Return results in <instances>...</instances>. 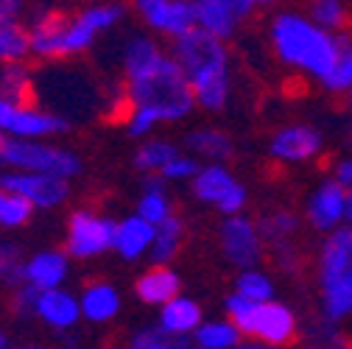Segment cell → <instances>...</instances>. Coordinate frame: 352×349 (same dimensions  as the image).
Instances as JSON below:
<instances>
[{
	"mask_svg": "<svg viewBox=\"0 0 352 349\" xmlns=\"http://www.w3.org/2000/svg\"><path fill=\"white\" fill-rule=\"evenodd\" d=\"M120 67L123 95L118 106L123 115L126 109H146L160 123H173L193 112L196 101L188 76L165 39L154 34H131L123 42Z\"/></svg>",
	"mask_w": 352,
	"mask_h": 349,
	"instance_id": "obj_1",
	"label": "cell"
},
{
	"mask_svg": "<svg viewBox=\"0 0 352 349\" xmlns=\"http://www.w3.org/2000/svg\"><path fill=\"white\" fill-rule=\"evenodd\" d=\"M344 36L346 34L330 31L307 14L305 6L294 3L274 9L266 20V42L274 59L285 70L319 84L333 73Z\"/></svg>",
	"mask_w": 352,
	"mask_h": 349,
	"instance_id": "obj_2",
	"label": "cell"
},
{
	"mask_svg": "<svg viewBox=\"0 0 352 349\" xmlns=\"http://www.w3.org/2000/svg\"><path fill=\"white\" fill-rule=\"evenodd\" d=\"M126 3L120 0H98L87 3L78 12L48 9L34 17L28 25L31 54L39 59H67L90 51L96 42L115 31L126 17Z\"/></svg>",
	"mask_w": 352,
	"mask_h": 349,
	"instance_id": "obj_3",
	"label": "cell"
},
{
	"mask_svg": "<svg viewBox=\"0 0 352 349\" xmlns=\"http://www.w3.org/2000/svg\"><path fill=\"white\" fill-rule=\"evenodd\" d=\"M170 51L188 76L196 106L207 112L224 109L232 95V56L227 39L190 28L170 42Z\"/></svg>",
	"mask_w": 352,
	"mask_h": 349,
	"instance_id": "obj_4",
	"label": "cell"
},
{
	"mask_svg": "<svg viewBox=\"0 0 352 349\" xmlns=\"http://www.w3.org/2000/svg\"><path fill=\"white\" fill-rule=\"evenodd\" d=\"M227 311L241 333L257 335L272 346H288L296 338V322L283 304H263L238 293L227 302Z\"/></svg>",
	"mask_w": 352,
	"mask_h": 349,
	"instance_id": "obj_5",
	"label": "cell"
},
{
	"mask_svg": "<svg viewBox=\"0 0 352 349\" xmlns=\"http://www.w3.org/2000/svg\"><path fill=\"white\" fill-rule=\"evenodd\" d=\"M0 165L12 170L51 173V177H62V179H70L81 170V159L70 148H59L45 140H17V137H9L3 148H0Z\"/></svg>",
	"mask_w": 352,
	"mask_h": 349,
	"instance_id": "obj_6",
	"label": "cell"
},
{
	"mask_svg": "<svg viewBox=\"0 0 352 349\" xmlns=\"http://www.w3.org/2000/svg\"><path fill=\"white\" fill-rule=\"evenodd\" d=\"M324 302L333 319L352 311V235L336 232L324 246Z\"/></svg>",
	"mask_w": 352,
	"mask_h": 349,
	"instance_id": "obj_7",
	"label": "cell"
},
{
	"mask_svg": "<svg viewBox=\"0 0 352 349\" xmlns=\"http://www.w3.org/2000/svg\"><path fill=\"white\" fill-rule=\"evenodd\" d=\"M129 3L143 28L165 42H173L196 28L193 0H129Z\"/></svg>",
	"mask_w": 352,
	"mask_h": 349,
	"instance_id": "obj_8",
	"label": "cell"
},
{
	"mask_svg": "<svg viewBox=\"0 0 352 349\" xmlns=\"http://www.w3.org/2000/svg\"><path fill=\"white\" fill-rule=\"evenodd\" d=\"M257 12L254 0H193L196 28L227 42L235 39Z\"/></svg>",
	"mask_w": 352,
	"mask_h": 349,
	"instance_id": "obj_9",
	"label": "cell"
},
{
	"mask_svg": "<svg viewBox=\"0 0 352 349\" xmlns=\"http://www.w3.org/2000/svg\"><path fill=\"white\" fill-rule=\"evenodd\" d=\"M67 123L59 115L36 109L31 104H14L0 98V132L17 140H45L62 135Z\"/></svg>",
	"mask_w": 352,
	"mask_h": 349,
	"instance_id": "obj_10",
	"label": "cell"
},
{
	"mask_svg": "<svg viewBox=\"0 0 352 349\" xmlns=\"http://www.w3.org/2000/svg\"><path fill=\"white\" fill-rule=\"evenodd\" d=\"M115 227L118 224H112L109 218H101L96 212H87V210L73 212L67 224V254L78 260L104 254L107 249L115 246Z\"/></svg>",
	"mask_w": 352,
	"mask_h": 349,
	"instance_id": "obj_11",
	"label": "cell"
},
{
	"mask_svg": "<svg viewBox=\"0 0 352 349\" xmlns=\"http://www.w3.org/2000/svg\"><path fill=\"white\" fill-rule=\"evenodd\" d=\"M0 185L20 193L23 199L31 201V207H39V210L59 207L67 199V179L51 177V173L17 170V173H6V177H0Z\"/></svg>",
	"mask_w": 352,
	"mask_h": 349,
	"instance_id": "obj_12",
	"label": "cell"
},
{
	"mask_svg": "<svg viewBox=\"0 0 352 349\" xmlns=\"http://www.w3.org/2000/svg\"><path fill=\"white\" fill-rule=\"evenodd\" d=\"M322 151V135L314 126L294 123L285 126L272 140V157L280 162H305Z\"/></svg>",
	"mask_w": 352,
	"mask_h": 349,
	"instance_id": "obj_13",
	"label": "cell"
},
{
	"mask_svg": "<svg viewBox=\"0 0 352 349\" xmlns=\"http://www.w3.org/2000/svg\"><path fill=\"white\" fill-rule=\"evenodd\" d=\"M34 316H39L42 322L56 327V330H70L81 316V302L73 293H67L62 285L59 288H45L36 296Z\"/></svg>",
	"mask_w": 352,
	"mask_h": 349,
	"instance_id": "obj_14",
	"label": "cell"
},
{
	"mask_svg": "<svg viewBox=\"0 0 352 349\" xmlns=\"http://www.w3.org/2000/svg\"><path fill=\"white\" fill-rule=\"evenodd\" d=\"M23 277L28 285L45 291L59 288L67 280V254L62 251H39L23 263Z\"/></svg>",
	"mask_w": 352,
	"mask_h": 349,
	"instance_id": "obj_15",
	"label": "cell"
},
{
	"mask_svg": "<svg viewBox=\"0 0 352 349\" xmlns=\"http://www.w3.org/2000/svg\"><path fill=\"white\" fill-rule=\"evenodd\" d=\"M154 235H157V227L151 221H146L143 215H131L115 227V249L126 260H138L154 243Z\"/></svg>",
	"mask_w": 352,
	"mask_h": 349,
	"instance_id": "obj_16",
	"label": "cell"
},
{
	"mask_svg": "<svg viewBox=\"0 0 352 349\" xmlns=\"http://www.w3.org/2000/svg\"><path fill=\"white\" fill-rule=\"evenodd\" d=\"M224 249L232 257V263L252 266L260 257V240H257L254 227L243 221V218H230L224 224Z\"/></svg>",
	"mask_w": 352,
	"mask_h": 349,
	"instance_id": "obj_17",
	"label": "cell"
},
{
	"mask_svg": "<svg viewBox=\"0 0 352 349\" xmlns=\"http://www.w3.org/2000/svg\"><path fill=\"white\" fill-rule=\"evenodd\" d=\"M81 316L90 319V322H109L118 311H120V296L112 285L107 282H93L87 285L84 293H81Z\"/></svg>",
	"mask_w": 352,
	"mask_h": 349,
	"instance_id": "obj_18",
	"label": "cell"
},
{
	"mask_svg": "<svg viewBox=\"0 0 352 349\" xmlns=\"http://www.w3.org/2000/svg\"><path fill=\"white\" fill-rule=\"evenodd\" d=\"M344 207H346L344 185H341V182H330V185H324V188L316 193V199L311 201V221H314L319 229H330V227L338 221V218H341Z\"/></svg>",
	"mask_w": 352,
	"mask_h": 349,
	"instance_id": "obj_19",
	"label": "cell"
},
{
	"mask_svg": "<svg viewBox=\"0 0 352 349\" xmlns=\"http://www.w3.org/2000/svg\"><path fill=\"white\" fill-rule=\"evenodd\" d=\"M176 291H179V280H176L173 271H168L162 266L151 269L148 274H143L138 280V296L148 304H165L176 296Z\"/></svg>",
	"mask_w": 352,
	"mask_h": 349,
	"instance_id": "obj_20",
	"label": "cell"
},
{
	"mask_svg": "<svg viewBox=\"0 0 352 349\" xmlns=\"http://www.w3.org/2000/svg\"><path fill=\"white\" fill-rule=\"evenodd\" d=\"M305 9L316 23H322L338 34H346V28L352 23L349 0H305Z\"/></svg>",
	"mask_w": 352,
	"mask_h": 349,
	"instance_id": "obj_21",
	"label": "cell"
},
{
	"mask_svg": "<svg viewBox=\"0 0 352 349\" xmlns=\"http://www.w3.org/2000/svg\"><path fill=\"white\" fill-rule=\"evenodd\" d=\"M238 182L230 177V170H224L221 165H210L204 170L196 173V182H193V193L204 201H221Z\"/></svg>",
	"mask_w": 352,
	"mask_h": 349,
	"instance_id": "obj_22",
	"label": "cell"
},
{
	"mask_svg": "<svg viewBox=\"0 0 352 349\" xmlns=\"http://www.w3.org/2000/svg\"><path fill=\"white\" fill-rule=\"evenodd\" d=\"M0 98L14 104H28L31 76L23 67V62H3V67H0Z\"/></svg>",
	"mask_w": 352,
	"mask_h": 349,
	"instance_id": "obj_23",
	"label": "cell"
},
{
	"mask_svg": "<svg viewBox=\"0 0 352 349\" xmlns=\"http://www.w3.org/2000/svg\"><path fill=\"white\" fill-rule=\"evenodd\" d=\"M28 54V28H23L17 20H0V62H23Z\"/></svg>",
	"mask_w": 352,
	"mask_h": 349,
	"instance_id": "obj_24",
	"label": "cell"
},
{
	"mask_svg": "<svg viewBox=\"0 0 352 349\" xmlns=\"http://www.w3.org/2000/svg\"><path fill=\"white\" fill-rule=\"evenodd\" d=\"M199 319H201V311L193 302L170 299V302H165V311H162V330L182 335V333H190L199 324Z\"/></svg>",
	"mask_w": 352,
	"mask_h": 349,
	"instance_id": "obj_25",
	"label": "cell"
},
{
	"mask_svg": "<svg viewBox=\"0 0 352 349\" xmlns=\"http://www.w3.org/2000/svg\"><path fill=\"white\" fill-rule=\"evenodd\" d=\"M190 148L201 157L210 159H230L232 157V140L221 132V128H196V132L188 137Z\"/></svg>",
	"mask_w": 352,
	"mask_h": 349,
	"instance_id": "obj_26",
	"label": "cell"
},
{
	"mask_svg": "<svg viewBox=\"0 0 352 349\" xmlns=\"http://www.w3.org/2000/svg\"><path fill=\"white\" fill-rule=\"evenodd\" d=\"M34 207L28 199H23L20 193L9 190L0 185V227L3 229H17L23 224H28Z\"/></svg>",
	"mask_w": 352,
	"mask_h": 349,
	"instance_id": "obj_27",
	"label": "cell"
},
{
	"mask_svg": "<svg viewBox=\"0 0 352 349\" xmlns=\"http://www.w3.org/2000/svg\"><path fill=\"white\" fill-rule=\"evenodd\" d=\"M179 238H182V227L176 218H165L162 224H157V235H154V243H151V260L154 263H165L176 254L179 249Z\"/></svg>",
	"mask_w": 352,
	"mask_h": 349,
	"instance_id": "obj_28",
	"label": "cell"
},
{
	"mask_svg": "<svg viewBox=\"0 0 352 349\" xmlns=\"http://www.w3.org/2000/svg\"><path fill=\"white\" fill-rule=\"evenodd\" d=\"M176 157H179V148L170 146L168 140H148L138 148L135 162H138L140 170H162Z\"/></svg>",
	"mask_w": 352,
	"mask_h": 349,
	"instance_id": "obj_29",
	"label": "cell"
},
{
	"mask_svg": "<svg viewBox=\"0 0 352 349\" xmlns=\"http://www.w3.org/2000/svg\"><path fill=\"white\" fill-rule=\"evenodd\" d=\"M322 87H324V90H330V93H346L349 87H352V39L349 36H344L338 59H336V67L324 78Z\"/></svg>",
	"mask_w": 352,
	"mask_h": 349,
	"instance_id": "obj_30",
	"label": "cell"
},
{
	"mask_svg": "<svg viewBox=\"0 0 352 349\" xmlns=\"http://www.w3.org/2000/svg\"><path fill=\"white\" fill-rule=\"evenodd\" d=\"M185 341L176 335V333H168L162 327L157 330H143L131 338V349H182Z\"/></svg>",
	"mask_w": 352,
	"mask_h": 349,
	"instance_id": "obj_31",
	"label": "cell"
},
{
	"mask_svg": "<svg viewBox=\"0 0 352 349\" xmlns=\"http://www.w3.org/2000/svg\"><path fill=\"white\" fill-rule=\"evenodd\" d=\"M199 344L204 349H230L238 344V327L235 324H207L199 330Z\"/></svg>",
	"mask_w": 352,
	"mask_h": 349,
	"instance_id": "obj_32",
	"label": "cell"
},
{
	"mask_svg": "<svg viewBox=\"0 0 352 349\" xmlns=\"http://www.w3.org/2000/svg\"><path fill=\"white\" fill-rule=\"evenodd\" d=\"M138 215H143L146 221H151L154 227H157V224H162L165 218L170 215V212H168V201H165L162 190H146V196H143V201H140V212H138Z\"/></svg>",
	"mask_w": 352,
	"mask_h": 349,
	"instance_id": "obj_33",
	"label": "cell"
},
{
	"mask_svg": "<svg viewBox=\"0 0 352 349\" xmlns=\"http://www.w3.org/2000/svg\"><path fill=\"white\" fill-rule=\"evenodd\" d=\"M238 293L252 302H266L272 296V282L263 274H243L238 280Z\"/></svg>",
	"mask_w": 352,
	"mask_h": 349,
	"instance_id": "obj_34",
	"label": "cell"
},
{
	"mask_svg": "<svg viewBox=\"0 0 352 349\" xmlns=\"http://www.w3.org/2000/svg\"><path fill=\"white\" fill-rule=\"evenodd\" d=\"M162 177L165 179H185V177H196V173H199V168H196V162L193 159H188V157H176V159H170L162 170Z\"/></svg>",
	"mask_w": 352,
	"mask_h": 349,
	"instance_id": "obj_35",
	"label": "cell"
},
{
	"mask_svg": "<svg viewBox=\"0 0 352 349\" xmlns=\"http://www.w3.org/2000/svg\"><path fill=\"white\" fill-rule=\"evenodd\" d=\"M36 296H39V288L23 282L17 285V293H14V311L17 313H34L36 311Z\"/></svg>",
	"mask_w": 352,
	"mask_h": 349,
	"instance_id": "obj_36",
	"label": "cell"
},
{
	"mask_svg": "<svg viewBox=\"0 0 352 349\" xmlns=\"http://www.w3.org/2000/svg\"><path fill=\"white\" fill-rule=\"evenodd\" d=\"M291 229H294V218H288V215H277V218H272V221L263 224V232H266V238H272V240H277V243H280Z\"/></svg>",
	"mask_w": 352,
	"mask_h": 349,
	"instance_id": "obj_37",
	"label": "cell"
},
{
	"mask_svg": "<svg viewBox=\"0 0 352 349\" xmlns=\"http://www.w3.org/2000/svg\"><path fill=\"white\" fill-rule=\"evenodd\" d=\"M17 246H12V243H0V282H3V277L14 269V266H20V260H17Z\"/></svg>",
	"mask_w": 352,
	"mask_h": 349,
	"instance_id": "obj_38",
	"label": "cell"
},
{
	"mask_svg": "<svg viewBox=\"0 0 352 349\" xmlns=\"http://www.w3.org/2000/svg\"><path fill=\"white\" fill-rule=\"evenodd\" d=\"M243 199H246V196H243V188H241V185H235V188H232L221 201H218V207H221L224 212H238V210L243 207Z\"/></svg>",
	"mask_w": 352,
	"mask_h": 349,
	"instance_id": "obj_39",
	"label": "cell"
},
{
	"mask_svg": "<svg viewBox=\"0 0 352 349\" xmlns=\"http://www.w3.org/2000/svg\"><path fill=\"white\" fill-rule=\"evenodd\" d=\"M23 12V0H0V20H17Z\"/></svg>",
	"mask_w": 352,
	"mask_h": 349,
	"instance_id": "obj_40",
	"label": "cell"
},
{
	"mask_svg": "<svg viewBox=\"0 0 352 349\" xmlns=\"http://www.w3.org/2000/svg\"><path fill=\"white\" fill-rule=\"evenodd\" d=\"M336 177H338V182H341L344 188H349V185H352V159L338 162V168H336Z\"/></svg>",
	"mask_w": 352,
	"mask_h": 349,
	"instance_id": "obj_41",
	"label": "cell"
},
{
	"mask_svg": "<svg viewBox=\"0 0 352 349\" xmlns=\"http://www.w3.org/2000/svg\"><path fill=\"white\" fill-rule=\"evenodd\" d=\"M254 3H257V9H263V12H274V9H283V6L294 3V0H254Z\"/></svg>",
	"mask_w": 352,
	"mask_h": 349,
	"instance_id": "obj_42",
	"label": "cell"
},
{
	"mask_svg": "<svg viewBox=\"0 0 352 349\" xmlns=\"http://www.w3.org/2000/svg\"><path fill=\"white\" fill-rule=\"evenodd\" d=\"M346 212H349V218H352V185H349V193H346Z\"/></svg>",
	"mask_w": 352,
	"mask_h": 349,
	"instance_id": "obj_43",
	"label": "cell"
},
{
	"mask_svg": "<svg viewBox=\"0 0 352 349\" xmlns=\"http://www.w3.org/2000/svg\"><path fill=\"white\" fill-rule=\"evenodd\" d=\"M344 95H346V104H349V109H352V87H349V90H346Z\"/></svg>",
	"mask_w": 352,
	"mask_h": 349,
	"instance_id": "obj_44",
	"label": "cell"
},
{
	"mask_svg": "<svg viewBox=\"0 0 352 349\" xmlns=\"http://www.w3.org/2000/svg\"><path fill=\"white\" fill-rule=\"evenodd\" d=\"M238 349H269V346H254V344H249V346H238Z\"/></svg>",
	"mask_w": 352,
	"mask_h": 349,
	"instance_id": "obj_45",
	"label": "cell"
},
{
	"mask_svg": "<svg viewBox=\"0 0 352 349\" xmlns=\"http://www.w3.org/2000/svg\"><path fill=\"white\" fill-rule=\"evenodd\" d=\"M0 349H6V335L0 333Z\"/></svg>",
	"mask_w": 352,
	"mask_h": 349,
	"instance_id": "obj_46",
	"label": "cell"
},
{
	"mask_svg": "<svg viewBox=\"0 0 352 349\" xmlns=\"http://www.w3.org/2000/svg\"><path fill=\"white\" fill-rule=\"evenodd\" d=\"M3 143H6V135H3V132H0V148H3Z\"/></svg>",
	"mask_w": 352,
	"mask_h": 349,
	"instance_id": "obj_47",
	"label": "cell"
}]
</instances>
